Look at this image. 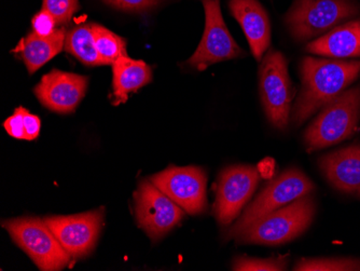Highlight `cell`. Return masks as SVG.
Masks as SVG:
<instances>
[{
	"instance_id": "cell-15",
	"label": "cell",
	"mask_w": 360,
	"mask_h": 271,
	"mask_svg": "<svg viewBox=\"0 0 360 271\" xmlns=\"http://www.w3.org/2000/svg\"><path fill=\"white\" fill-rule=\"evenodd\" d=\"M319 169L335 189L360 195V145H352L323 156Z\"/></svg>"
},
{
	"instance_id": "cell-17",
	"label": "cell",
	"mask_w": 360,
	"mask_h": 271,
	"mask_svg": "<svg viewBox=\"0 0 360 271\" xmlns=\"http://www.w3.org/2000/svg\"><path fill=\"white\" fill-rule=\"evenodd\" d=\"M65 39L66 30L64 27L58 28L52 35L46 37L32 32L21 39L12 52L19 54L28 73L32 75L62 51L65 46Z\"/></svg>"
},
{
	"instance_id": "cell-23",
	"label": "cell",
	"mask_w": 360,
	"mask_h": 271,
	"mask_svg": "<svg viewBox=\"0 0 360 271\" xmlns=\"http://www.w3.org/2000/svg\"><path fill=\"white\" fill-rule=\"evenodd\" d=\"M42 9L53 15L60 25L70 23L74 14L79 10L78 0H44Z\"/></svg>"
},
{
	"instance_id": "cell-16",
	"label": "cell",
	"mask_w": 360,
	"mask_h": 271,
	"mask_svg": "<svg viewBox=\"0 0 360 271\" xmlns=\"http://www.w3.org/2000/svg\"><path fill=\"white\" fill-rule=\"evenodd\" d=\"M307 51L327 58H359V20L337 26L329 30L328 33L309 42Z\"/></svg>"
},
{
	"instance_id": "cell-7",
	"label": "cell",
	"mask_w": 360,
	"mask_h": 271,
	"mask_svg": "<svg viewBox=\"0 0 360 271\" xmlns=\"http://www.w3.org/2000/svg\"><path fill=\"white\" fill-rule=\"evenodd\" d=\"M259 90L269 121L280 130L286 129L295 91L288 74V63L282 52L266 51L259 68Z\"/></svg>"
},
{
	"instance_id": "cell-12",
	"label": "cell",
	"mask_w": 360,
	"mask_h": 271,
	"mask_svg": "<svg viewBox=\"0 0 360 271\" xmlns=\"http://www.w3.org/2000/svg\"><path fill=\"white\" fill-rule=\"evenodd\" d=\"M104 210L70 216L44 218L63 248L74 260L84 258L94 248L102 229Z\"/></svg>"
},
{
	"instance_id": "cell-9",
	"label": "cell",
	"mask_w": 360,
	"mask_h": 271,
	"mask_svg": "<svg viewBox=\"0 0 360 271\" xmlns=\"http://www.w3.org/2000/svg\"><path fill=\"white\" fill-rule=\"evenodd\" d=\"M134 197L137 222L153 241L165 237L185 218V211L151 181L141 182Z\"/></svg>"
},
{
	"instance_id": "cell-24",
	"label": "cell",
	"mask_w": 360,
	"mask_h": 271,
	"mask_svg": "<svg viewBox=\"0 0 360 271\" xmlns=\"http://www.w3.org/2000/svg\"><path fill=\"white\" fill-rule=\"evenodd\" d=\"M27 109L20 106L14 111L13 115L4 122L6 131L10 137L16 139H25V116Z\"/></svg>"
},
{
	"instance_id": "cell-6",
	"label": "cell",
	"mask_w": 360,
	"mask_h": 271,
	"mask_svg": "<svg viewBox=\"0 0 360 271\" xmlns=\"http://www.w3.org/2000/svg\"><path fill=\"white\" fill-rule=\"evenodd\" d=\"M357 12L351 0H297L285 21L291 35L305 42L328 33Z\"/></svg>"
},
{
	"instance_id": "cell-1",
	"label": "cell",
	"mask_w": 360,
	"mask_h": 271,
	"mask_svg": "<svg viewBox=\"0 0 360 271\" xmlns=\"http://www.w3.org/2000/svg\"><path fill=\"white\" fill-rule=\"evenodd\" d=\"M360 74V61L327 60L307 56L301 62L300 94L292 121L301 125L317 111L345 92Z\"/></svg>"
},
{
	"instance_id": "cell-22",
	"label": "cell",
	"mask_w": 360,
	"mask_h": 271,
	"mask_svg": "<svg viewBox=\"0 0 360 271\" xmlns=\"http://www.w3.org/2000/svg\"><path fill=\"white\" fill-rule=\"evenodd\" d=\"M288 255L277 258H255L240 256L234 260L232 270L236 271H284L288 268Z\"/></svg>"
},
{
	"instance_id": "cell-25",
	"label": "cell",
	"mask_w": 360,
	"mask_h": 271,
	"mask_svg": "<svg viewBox=\"0 0 360 271\" xmlns=\"http://www.w3.org/2000/svg\"><path fill=\"white\" fill-rule=\"evenodd\" d=\"M56 19L52 14L49 13L46 10L42 9L38 12L35 17L32 18V25L34 33L39 36H50L56 32Z\"/></svg>"
},
{
	"instance_id": "cell-4",
	"label": "cell",
	"mask_w": 360,
	"mask_h": 271,
	"mask_svg": "<svg viewBox=\"0 0 360 271\" xmlns=\"http://www.w3.org/2000/svg\"><path fill=\"white\" fill-rule=\"evenodd\" d=\"M315 185L298 168H289L266 185L258 197L246 208L236 224L226 232L234 239L240 232L250 227L256 220L281 209L299 198L309 195Z\"/></svg>"
},
{
	"instance_id": "cell-11",
	"label": "cell",
	"mask_w": 360,
	"mask_h": 271,
	"mask_svg": "<svg viewBox=\"0 0 360 271\" xmlns=\"http://www.w3.org/2000/svg\"><path fill=\"white\" fill-rule=\"evenodd\" d=\"M260 177V171L254 165H233L221 172L214 206V213L220 225H230L238 218L255 193Z\"/></svg>"
},
{
	"instance_id": "cell-20",
	"label": "cell",
	"mask_w": 360,
	"mask_h": 271,
	"mask_svg": "<svg viewBox=\"0 0 360 271\" xmlns=\"http://www.w3.org/2000/svg\"><path fill=\"white\" fill-rule=\"evenodd\" d=\"M95 46L106 65H112L118 58L127 56V42L100 24H92Z\"/></svg>"
},
{
	"instance_id": "cell-21",
	"label": "cell",
	"mask_w": 360,
	"mask_h": 271,
	"mask_svg": "<svg viewBox=\"0 0 360 271\" xmlns=\"http://www.w3.org/2000/svg\"><path fill=\"white\" fill-rule=\"evenodd\" d=\"M295 271H360V258H302L293 266Z\"/></svg>"
},
{
	"instance_id": "cell-10",
	"label": "cell",
	"mask_w": 360,
	"mask_h": 271,
	"mask_svg": "<svg viewBox=\"0 0 360 271\" xmlns=\"http://www.w3.org/2000/svg\"><path fill=\"white\" fill-rule=\"evenodd\" d=\"M150 181L190 215L206 211L207 175L202 168L169 165Z\"/></svg>"
},
{
	"instance_id": "cell-26",
	"label": "cell",
	"mask_w": 360,
	"mask_h": 271,
	"mask_svg": "<svg viewBox=\"0 0 360 271\" xmlns=\"http://www.w3.org/2000/svg\"><path fill=\"white\" fill-rule=\"evenodd\" d=\"M105 1L124 11L141 12L155 7L161 0H105Z\"/></svg>"
},
{
	"instance_id": "cell-2",
	"label": "cell",
	"mask_w": 360,
	"mask_h": 271,
	"mask_svg": "<svg viewBox=\"0 0 360 271\" xmlns=\"http://www.w3.org/2000/svg\"><path fill=\"white\" fill-rule=\"evenodd\" d=\"M316 206L309 195L256 220L236 237L238 244L282 246L303 234L314 220Z\"/></svg>"
},
{
	"instance_id": "cell-18",
	"label": "cell",
	"mask_w": 360,
	"mask_h": 271,
	"mask_svg": "<svg viewBox=\"0 0 360 271\" xmlns=\"http://www.w3.org/2000/svg\"><path fill=\"white\" fill-rule=\"evenodd\" d=\"M113 105L122 104L129 99V93L136 92L153 82V70L143 61L122 56L112 64Z\"/></svg>"
},
{
	"instance_id": "cell-8",
	"label": "cell",
	"mask_w": 360,
	"mask_h": 271,
	"mask_svg": "<svg viewBox=\"0 0 360 271\" xmlns=\"http://www.w3.org/2000/svg\"><path fill=\"white\" fill-rule=\"evenodd\" d=\"M203 6L205 10L203 37L195 52L187 61L188 65L200 72L217 63L245 56L244 50L236 44L224 23L219 0H203Z\"/></svg>"
},
{
	"instance_id": "cell-3",
	"label": "cell",
	"mask_w": 360,
	"mask_h": 271,
	"mask_svg": "<svg viewBox=\"0 0 360 271\" xmlns=\"http://www.w3.org/2000/svg\"><path fill=\"white\" fill-rule=\"evenodd\" d=\"M360 119V86L347 89L321 108L305 130L309 153L339 144L355 133Z\"/></svg>"
},
{
	"instance_id": "cell-14",
	"label": "cell",
	"mask_w": 360,
	"mask_h": 271,
	"mask_svg": "<svg viewBox=\"0 0 360 271\" xmlns=\"http://www.w3.org/2000/svg\"><path fill=\"white\" fill-rule=\"evenodd\" d=\"M229 7L234 19L242 26L252 56L257 62H260L271 44L268 13L258 0H230Z\"/></svg>"
},
{
	"instance_id": "cell-5",
	"label": "cell",
	"mask_w": 360,
	"mask_h": 271,
	"mask_svg": "<svg viewBox=\"0 0 360 271\" xmlns=\"http://www.w3.org/2000/svg\"><path fill=\"white\" fill-rule=\"evenodd\" d=\"M3 227L40 270H62L72 260L44 220L15 218L3 222Z\"/></svg>"
},
{
	"instance_id": "cell-28",
	"label": "cell",
	"mask_w": 360,
	"mask_h": 271,
	"mask_svg": "<svg viewBox=\"0 0 360 271\" xmlns=\"http://www.w3.org/2000/svg\"><path fill=\"white\" fill-rule=\"evenodd\" d=\"M360 196V195H359Z\"/></svg>"
},
{
	"instance_id": "cell-19",
	"label": "cell",
	"mask_w": 360,
	"mask_h": 271,
	"mask_svg": "<svg viewBox=\"0 0 360 271\" xmlns=\"http://www.w3.org/2000/svg\"><path fill=\"white\" fill-rule=\"evenodd\" d=\"M65 50L88 66L106 65L93 37L92 24H81L66 34Z\"/></svg>"
},
{
	"instance_id": "cell-13",
	"label": "cell",
	"mask_w": 360,
	"mask_h": 271,
	"mask_svg": "<svg viewBox=\"0 0 360 271\" xmlns=\"http://www.w3.org/2000/svg\"><path fill=\"white\" fill-rule=\"evenodd\" d=\"M88 88V77L53 70L42 77L34 93L46 108L58 114L76 111Z\"/></svg>"
},
{
	"instance_id": "cell-27",
	"label": "cell",
	"mask_w": 360,
	"mask_h": 271,
	"mask_svg": "<svg viewBox=\"0 0 360 271\" xmlns=\"http://www.w3.org/2000/svg\"><path fill=\"white\" fill-rule=\"evenodd\" d=\"M41 130V120L36 115L27 111L25 116V141H34L39 137Z\"/></svg>"
}]
</instances>
